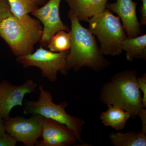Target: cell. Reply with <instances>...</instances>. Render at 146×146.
I'll list each match as a JSON object with an SVG mask.
<instances>
[{"instance_id": "obj_1", "label": "cell", "mask_w": 146, "mask_h": 146, "mask_svg": "<svg viewBox=\"0 0 146 146\" xmlns=\"http://www.w3.org/2000/svg\"><path fill=\"white\" fill-rule=\"evenodd\" d=\"M68 16L72 34L71 48L66 58L68 70L72 69L77 72L86 67L98 72L109 66L110 62L102 53L94 35L82 25L71 10Z\"/></svg>"}, {"instance_id": "obj_2", "label": "cell", "mask_w": 146, "mask_h": 146, "mask_svg": "<svg viewBox=\"0 0 146 146\" xmlns=\"http://www.w3.org/2000/svg\"><path fill=\"white\" fill-rule=\"evenodd\" d=\"M138 74L130 70L117 73L102 86L100 99L106 105L117 106L135 119L145 108L137 82Z\"/></svg>"}, {"instance_id": "obj_3", "label": "cell", "mask_w": 146, "mask_h": 146, "mask_svg": "<svg viewBox=\"0 0 146 146\" xmlns=\"http://www.w3.org/2000/svg\"><path fill=\"white\" fill-rule=\"evenodd\" d=\"M87 22L89 31L97 36L100 42L103 54L114 56L122 52V43L127 36L119 17L106 9Z\"/></svg>"}, {"instance_id": "obj_4", "label": "cell", "mask_w": 146, "mask_h": 146, "mask_svg": "<svg viewBox=\"0 0 146 146\" xmlns=\"http://www.w3.org/2000/svg\"><path fill=\"white\" fill-rule=\"evenodd\" d=\"M42 32V25L23 23L13 15L0 21V37L16 57L33 52L35 45L41 40Z\"/></svg>"}, {"instance_id": "obj_5", "label": "cell", "mask_w": 146, "mask_h": 146, "mask_svg": "<svg viewBox=\"0 0 146 146\" xmlns=\"http://www.w3.org/2000/svg\"><path fill=\"white\" fill-rule=\"evenodd\" d=\"M39 95L38 100L27 101L24 104V113L41 115L64 124L74 131L78 140L82 143L81 138L83 126L85 121L80 118L74 117L65 111L68 103L64 102L59 104L54 103L52 96L49 91L44 89L42 85L39 86Z\"/></svg>"}, {"instance_id": "obj_6", "label": "cell", "mask_w": 146, "mask_h": 146, "mask_svg": "<svg viewBox=\"0 0 146 146\" xmlns=\"http://www.w3.org/2000/svg\"><path fill=\"white\" fill-rule=\"evenodd\" d=\"M69 50L61 52H53L42 46L29 54L18 56L16 60L25 68L35 66L41 70L42 75L54 82L57 79L58 73L66 75L68 72L66 58Z\"/></svg>"}, {"instance_id": "obj_7", "label": "cell", "mask_w": 146, "mask_h": 146, "mask_svg": "<svg viewBox=\"0 0 146 146\" xmlns=\"http://www.w3.org/2000/svg\"><path fill=\"white\" fill-rule=\"evenodd\" d=\"M43 118L39 115H33L28 119L17 116L3 120V123L6 133L17 142L33 146L36 145L41 136Z\"/></svg>"}, {"instance_id": "obj_8", "label": "cell", "mask_w": 146, "mask_h": 146, "mask_svg": "<svg viewBox=\"0 0 146 146\" xmlns=\"http://www.w3.org/2000/svg\"><path fill=\"white\" fill-rule=\"evenodd\" d=\"M37 85L31 79L19 86L6 80L0 82V121L10 117L11 111L15 106H23L26 94L35 92Z\"/></svg>"}, {"instance_id": "obj_9", "label": "cell", "mask_w": 146, "mask_h": 146, "mask_svg": "<svg viewBox=\"0 0 146 146\" xmlns=\"http://www.w3.org/2000/svg\"><path fill=\"white\" fill-rule=\"evenodd\" d=\"M41 138L36 146H69L75 143L77 137L67 126L48 118H43Z\"/></svg>"}, {"instance_id": "obj_10", "label": "cell", "mask_w": 146, "mask_h": 146, "mask_svg": "<svg viewBox=\"0 0 146 146\" xmlns=\"http://www.w3.org/2000/svg\"><path fill=\"white\" fill-rule=\"evenodd\" d=\"M137 3L132 0H116L108 3L106 8L117 14L128 37H134L142 33L141 24L136 16Z\"/></svg>"}, {"instance_id": "obj_11", "label": "cell", "mask_w": 146, "mask_h": 146, "mask_svg": "<svg viewBox=\"0 0 146 146\" xmlns=\"http://www.w3.org/2000/svg\"><path fill=\"white\" fill-rule=\"evenodd\" d=\"M79 21H86L106 8L108 0H65Z\"/></svg>"}, {"instance_id": "obj_12", "label": "cell", "mask_w": 146, "mask_h": 146, "mask_svg": "<svg viewBox=\"0 0 146 146\" xmlns=\"http://www.w3.org/2000/svg\"><path fill=\"white\" fill-rule=\"evenodd\" d=\"M61 0H55L43 25V32L39 41L42 47H47L49 42L57 32L63 30L69 32L70 29L61 21L60 16V5Z\"/></svg>"}, {"instance_id": "obj_13", "label": "cell", "mask_w": 146, "mask_h": 146, "mask_svg": "<svg viewBox=\"0 0 146 146\" xmlns=\"http://www.w3.org/2000/svg\"><path fill=\"white\" fill-rule=\"evenodd\" d=\"M108 109L102 112L100 119L106 126L111 127L116 131L125 127L128 120L131 117L129 113L117 106L108 105Z\"/></svg>"}, {"instance_id": "obj_14", "label": "cell", "mask_w": 146, "mask_h": 146, "mask_svg": "<svg viewBox=\"0 0 146 146\" xmlns=\"http://www.w3.org/2000/svg\"><path fill=\"white\" fill-rule=\"evenodd\" d=\"M121 49L125 51L127 59L130 62L134 59H145L146 34L127 37L122 43Z\"/></svg>"}, {"instance_id": "obj_15", "label": "cell", "mask_w": 146, "mask_h": 146, "mask_svg": "<svg viewBox=\"0 0 146 146\" xmlns=\"http://www.w3.org/2000/svg\"><path fill=\"white\" fill-rule=\"evenodd\" d=\"M109 137L111 143L115 146H146V134L141 131L111 132Z\"/></svg>"}, {"instance_id": "obj_16", "label": "cell", "mask_w": 146, "mask_h": 146, "mask_svg": "<svg viewBox=\"0 0 146 146\" xmlns=\"http://www.w3.org/2000/svg\"><path fill=\"white\" fill-rule=\"evenodd\" d=\"M12 15L21 23L31 22L33 18L29 13L38 8V6L31 0H7Z\"/></svg>"}, {"instance_id": "obj_17", "label": "cell", "mask_w": 146, "mask_h": 146, "mask_svg": "<svg viewBox=\"0 0 146 146\" xmlns=\"http://www.w3.org/2000/svg\"><path fill=\"white\" fill-rule=\"evenodd\" d=\"M72 43V34L69 32L58 31L52 37L47 46L50 51L59 52L70 50Z\"/></svg>"}, {"instance_id": "obj_18", "label": "cell", "mask_w": 146, "mask_h": 146, "mask_svg": "<svg viewBox=\"0 0 146 146\" xmlns=\"http://www.w3.org/2000/svg\"><path fill=\"white\" fill-rule=\"evenodd\" d=\"M7 0H0V21L12 16Z\"/></svg>"}, {"instance_id": "obj_19", "label": "cell", "mask_w": 146, "mask_h": 146, "mask_svg": "<svg viewBox=\"0 0 146 146\" xmlns=\"http://www.w3.org/2000/svg\"><path fill=\"white\" fill-rule=\"evenodd\" d=\"M137 82L138 88L143 93V104L145 108H146V74H144L140 77H137Z\"/></svg>"}, {"instance_id": "obj_20", "label": "cell", "mask_w": 146, "mask_h": 146, "mask_svg": "<svg viewBox=\"0 0 146 146\" xmlns=\"http://www.w3.org/2000/svg\"><path fill=\"white\" fill-rule=\"evenodd\" d=\"M17 141L7 133L4 136L0 138V146H15Z\"/></svg>"}, {"instance_id": "obj_21", "label": "cell", "mask_w": 146, "mask_h": 146, "mask_svg": "<svg viewBox=\"0 0 146 146\" xmlns=\"http://www.w3.org/2000/svg\"><path fill=\"white\" fill-rule=\"evenodd\" d=\"M142 5L140 8L141 12V25H146V0H141Z\"/></svg>"}, {"instance_id": "obj_22", "label": "cell", "mask_w": 146, "mask_h": 146, "mask_svg": "<svg viewBox=\"0 0 146 146\" xmlns=\"http://www.w3.org/2000/svg\"><path fill=\"white\" fill-rule=\"evenodd\" d=\"M138 116L140 117L141 120L142 125V132L146 134V109L144 108L139 113Z\"/></svg>"}, {"instance_id": "obj_23", "label": "cell", "mask_w": 146, "mask_h": 146, "mask_svg": "<svg viewBox=\"0 0 146 146\" xmlns=\"http://www.w3.org/2000/svg\"><path fill=\"white\" fill-rule=\"evenodd\" d=\"M6 134L4 127L3 123V121H0V138L3 137Z\"/></svg>"}, {"instance_id": "obj_24", "label": "cell", "mask_w": 146, "mask_h": 146, "mask_svg": "<svg viewBox=\"0 0 146 146\" xmlns=\"http://www.w3.org/2000/svg\"><path fill=\"white\" fill-rule=\"evenodd\" d=\"M31 1L38 6L44 5L46 1V0H31Z\"/></svg>"}]
</instances>
